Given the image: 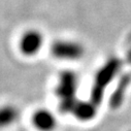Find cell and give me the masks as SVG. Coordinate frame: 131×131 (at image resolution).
Segmentation results:
<instances>
[{
	"instance_id": "obj_1",
	"label": "cell",
	"mask_w": 131,
	"mask_h": 131,
	"mask_svg": "<svg viewBox=\"0 0 131 131\" xmlns=\"http://www.w3.org/2000/svg\"><path fill=\"white\" fill-rule=\"evenodd\" d=\"M43 43V38L39 31L29 30L20 39V51L27 56H33L38 53Z\"/></svg>"
},
{
	"instance_id": "obj_2",
	"label": "cell",
	"mask_w": 131,
	"mask_h": 131,
	"mask_svg": "<svg viewBox=\"0 0 131 131\" xmlns=\"http://www.w3.org/2000/svg\"><path fill=\"white\" fill-rule=\"evenodd\" d=\"M53 54L61 59H78L83 53V49L77 42L72 41H58L52 48Z\"/></svg>"
},
{
	"instance_id": "obj_3",
	"label": "cell",
	"mask_w": 131,
	"mask_h": 131,
	"mask_svg": "<svg viewBox=\"0 0 131 131\" xmlns=\"http://www.w3.org/2000/svg\"><path fill=\"white\" fill-rule=\"evenodd\" d=\"M32 124L38 131H53L57 127V119L49 110H37L32 116Z\"/></svg>"
},
{
	"instance_id": "obj_4",
	"label": "cell",
	"mask_w": 131,
	"mask_h": 131,
	"mask_svg": "<svg viewBox=\"0 0 131 131\" xmlns=\"http://www.w3.org/2000/svg\"><path fill=\"white\" fill-rule=\"evenodd\" d=\"M20 113L15 105L6 104L0 106V129L14 125L19 119Z\"/></svg>"
},
{
	"instance_id": "obj_5",
	"label": "cell",
	"mask_w": 131,
	"mask_h": 131,
	"mask_svg": "<svg viewBox=\"0 0 131 131\" xmlns=\"http://www.w3.org/2000/svg\"><path fill=\"white\" fill-rule=\"evenodd\" d=\"M73 112L75 116L81 120H89L94 116V108L88 103H78L75 104Z\"/></svg>"
}]
</instances>
